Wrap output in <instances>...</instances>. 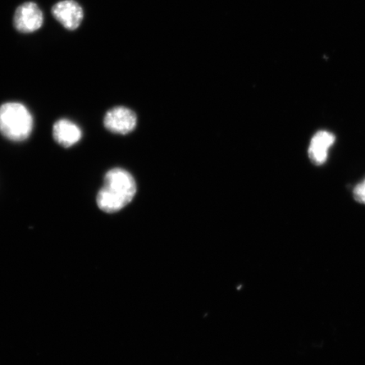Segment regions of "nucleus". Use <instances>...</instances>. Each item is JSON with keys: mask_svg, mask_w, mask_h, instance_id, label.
<instances>
[{"mask_svg": "<svg viewBox=\"0 0 365 365\" xmlns=\"http://www.w3.org/2000/svg\"><path fill=\"white\" fill-rule=\"evenodd\" d=\"M34 129V118L29 109L19 103H7L0 107V132L12 141L29 138Z\"/></svg>", "mask_w": 365, "mask_h": 365, "instance_id": "f03ea898", "label": "nucleus"}, {"mask_svg": "<svg viewBox=\"0 0 365 365\" xmlns=\"http://www.w3.org/2000/svg\"><path fill=\"white\" fill-rule=\"evenodd\" d=\"M136 193V182L130 173L113 168L104 177V185L97 196L98 207L107 213L120 211L131 202Z\"/></svg>", "mask_w": 365, "mask_h": 365, "instance_id": "f257e3e1", "label": "nucleus"}, {"mask_svg": "<svg viewBox=\"0 0 365 365\" xmlns=\"http://www.w3.org/2000/svg\"><path fill=\"white\" fill-rule=\"evenodd\" d=\"M43 24V15L38 4L26 2L16 9L14 16V26L22 34H31Z\"/></svg>", "mask_w": 365, "mask_h": 365, "instance_id": "7ed1b4c3", "label": "nucleus"}, {"mask_svg": "<svg viewBox=\"0 0 365 365\" xmlns=\"http://www.w3.org/2000/svg\"><path fill=\"white\" fill-rule=\"evenodd\" d=\"M354 197L358 202L365 205V180L356 185L354 190Z\"/></svg>", "mask_w": 365, "mask_h": 365, "instance_id": "6e6552de", "label": "nucleus"}, {"mask_svg": "<svg viewBox=\"0 0 365 365\" xmlns=\"http://www.w3.org/2000/svg\"><path fill=\"white\" fill-rule=\"evenodd\" d=\"M54 18L63 25L65 29L74 31L81 25L83 20V10L75 0H63L52 9Z\"/></svg>", "mask_w": 365, "mask_h": 365, "instance_id": "39448f33", "label": "nucleus"}, {"mask_svg": "<svg viewBox=\"0 0 365 365\" xmlns=\"http://www.w3.org/2000/svg\"><path fill=\"white\" fill-rule=\"evenodd\" d=\"M336 136L326 130L318 131L313 136L309 148V158L316 165L326 163L328 150L334 144Z\"/></svg>", "mask_w": 365, "mask_h": 365, "instance_id": "423d86ee", "label": "nucleus"}, {"mask_svg": "<svg viewBox=\"0 0 365 365\" xmlns=\"http://www.w3.org/2000/svg\"><path fill=\"white\" fill-rule=\"evenodd\" d=\"M53 135L57 143L67 148L79 143L82 132L80 127L75 123L62 118L54 124Z\"/></svg>", "mask_w": 365, "mask_h": 365, "instance_id": "0eeeda50", "label": "nucleus"}, {"mask_svg": "<svg viewBox=\"0 0 365 365\" xmlns=\"http://www.w3.org/2000/svg\"><path fill=\"white\" fill-rule=\"evenodd\" d=\"M103 123L105 128L112 133L127 135L135 130L137 118L130 108L115 107L106 113Z\"/></svg>", "mask_w": 365, "mask_h": 365, "instance_id": "20e7f679", "label": "nucleus"}]
</instances>
